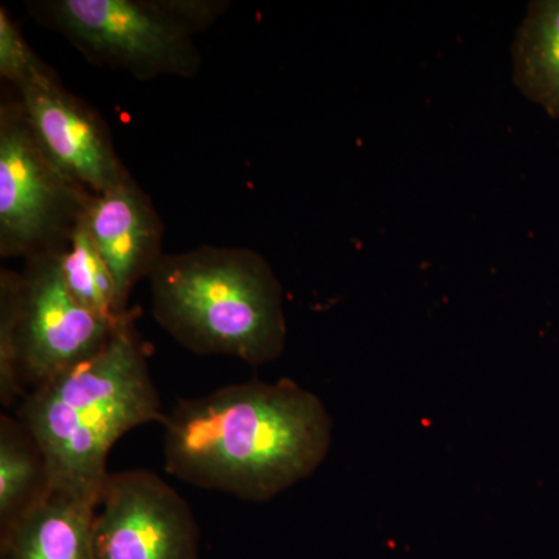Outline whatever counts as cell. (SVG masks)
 <instances>
[{
    "label": "cell",
    "mask_w": 559,
    "mask_h": 559,
    "mask_svg": "<svg viewBox=\"0 0 559 559\" xmlns=\"http://www.w3.org/2000/svg\"><path fill=\"white\" fill-rule=\"evenodd\" d=\"M150 282L154 319L183 348L253 367L283 355L282 285L255 250L201 246L164 253Z\"/></svg>",
    "instance_id": "3957f363"
},
{
    "label": "cell",
    "mask_w": 559,
    "mask_h": 559,
    "mask_svg": "<svg viewBox=\"0 0 559 559\" xmlns=\"http://www.w3.org/2000/svg\"><path fill=\"white\" fill-rule=\"evenodd\" d=\"M168 16L187 33L207 27L229 7L216 0H156Z\"/></svg>",
    "instance_id": "2e32d148"
},
{
    "label": "cell",
    "mask_w": 559,
    "mask_h": 559,
    "mask_svg": "<svg viewBox=\"0 0 559 559\" xmlns=\"http://www.w3.org/2000/svg\"><path fill=\"white\" fill-rule=\"evenodd\" d=\"M134 319L124 314L97 355L31 390L17 406L46 459L51 489L95 507L114 444L167 417Z\"/></svg>",
    "instance_id": "7a4b0ae2"
},
{
    "label": "cell",
    "mask_w": 559,
    "mask_h": 559,
    "mask_svg": "<svg viewBox=\"0 0 559 559\" xmlns=\"http://www.w3.org/2000/svg\"><path fill=\"white\" fill-rule=\"evenodd\" d=\"M97 507L50 489L10 527L0 530V559H97Z\"/></svg>",
    "instance_id": "30bf717a"
},
{
    "label": "cell",
    "mask_w": 559,
    "mask_h": 559,
    "mask_svg": "<svg viewBox=\"0 0 559 559\" xmlns=\"http://www.w3.org/2000/svg\"><path fill=\"white\" fill-rule=\"evenodd\" d=\"M0 75L16 90L55 75L53 70L36 57L3 7L0 9Z\"/></svg>",
    "instance_id": "9a60e30c"
},
{
    "label": "cell",
    "mask_w": 559,
    "mask_h": 559,
    "mask_svg": "<svg viewBox=\"0 0 559 559\" xmlns=\"http://www.w3.org/2000/svg\"><path fill=\"white\" fill-rule=\"evenodd\" d=\"M90 191L40 148L20 102L0 108V255L61 249L86 212Z\"/></svg>",
    "instance_id": "277c9868"
},
{
    "label": "cell",
    "mask_w": 559,
    "mask_h": 559,
    "mask_svg": "<svg viewBox=\"0 0 559 559\" xmlns=\"http://www.w3.org/2000/svg\"><path fill=\"white\" fill-rule=\"evenodd\" d=\"M84 219L112 275L116 316L121 318L131 311L128 304L134 286L140 278H150L164 255V226L153 202L132 178L94 194Z\"/></svg>",
    "instance_id": "9c48e42d"
},
{
    "label": "cell",
    "mask_w": 559,
    "mask_h": 559,
    "mask_svg": "<svg viewBox=\"0 0 559 559\" xmlns=\"http://www.w3.org/2000/svg\"><path fill=\"white\" fill-rule=\"evenodd\" d=\"M60 250L28 259L20 277L16 355L27 393L97 355L123 318H102L73 299Z\"/></svg>",
    "instance_id": "8992f818"
},
{
    "label": "cell",
    "mask_w": 559,
    "mask_h": 559,
    "mask_svg": "<svg viewBox=\"0 0 559 559\" xmlns=\"http://www.w3.org/2000/svg\"><path fill=\"white\" fill-rule=\"evenodd\" d=\"M21 274H0V403L7 409L20 406L27 396L22 385L16 355L17 290Z\"/></svg>",
    "instance_id": "5bb4252c"
},
{
    "label": "cell",
    "mask_w": 559,
    "mask_h": 559,
    "mask_svg": "<svg viewBox=\"0 0 559 559\" xmlns=\"http://www.w3.org/2000/svg\"><path fill=\"white\" fill-rule=\"evenodd\" d=\"M60 263L66 286L81 307L105 319H120L116 316L112 275L92 238L84 213L70 231L68 246L60 250Z\"/></svg>",
    "instance_id": "4fadbf2b"
},
{
    "label": "cell",
    "mask_w": 559,
    "mask_h": 559,
    "mask_svg": "<svg viewBox=\"0 0 559 559\" xmlns=\"http://www.w3.org/2000/svg\"><path fill=\"white\" fill-rule=\"evenodd\" d=\"M39 10L92 60L138 79L193 76L200 69L190 33L156 0H51Z\"/></svg>",
    "instance_id": "5b68a950"
},
{
    "label": "cell",
    "mask_w": 559,
    "mask_h": 559,
    "mask_svg": "<svg viewBox=\"0 0 559 559\" xmlns=\"http://www.w3.org/2000/svg\"><path fill=\"white\" fill-rule=\"evenodd\" d=\"M17 91L40 148L73 182L100 194L131 178L114 150L105 121L69 94L57 75Z\"/></svg>",
    "instance_id": "ba28073f"
},
{
    "label": "cell",
    "mask_w": 559,
    "mask_h": 559,
    "mask_svg": "<svg viewBox=\"0 0 559 559\" xmlns=\"http://www.w3.org/2000/svg\"><path fill=\"white\" fill-rule=\"evenodd\" d=\"M97 559H201L187 500L148 469L109 473L94 522Z\"/></svg>",
    "instance_id": "52a82bcc"
},
{
    "label": "cell",
    "mask_w": 559,
    "mask_h": 559,
    "mask_svg": "<svg viewBox=\"0 0 559 559\" xmlns=\"http://www.w3.org/2000/svg\"><path fill=\"white\" fill-rule=\"evenodd\" d=\"M511 55L518 90L559 120V0L530 3Z\"/></svg>",
    "instance_id": "8fae6325"
},
{
    "label": "cell",
    "mask_w": 559,
    "mask_h": 559,
    "mask_svg": "<svg viewBox=\"0 0 559 559\" xmlns=\"http://www.w3.org/2000/svg\"><path fill=\"white\" fill-rule=\"evenodd\" d=\"M46 459L20 418L0 417V530L50 492Z\"/></svg>",
    "instance_id": "7c38bea8"
},
{
    "label": "cell",
    "mask_w": 559,
    "mask_h": 559,
    "mask_svg": "<svg viewBox=\"0 0 559 559\" xmlns=\"http://www.w3.org/2000/svg\"><path fill=\"white\" fill-rule=\"evenodd\" d=\"M164 426L167 473L249 502L310 477L333 439L322 401L293 380L238 382L179 400Z\"/></svg>",
    "instance_id": "6da1fadb"
}]
</instances>
